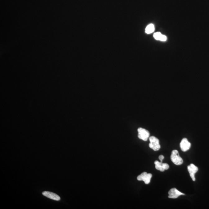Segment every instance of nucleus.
Returning <instances> with one entry per match:
<instances>
[{
  "instance_id": "f257e3e1",
  "label": "nucleus",
  "mask_w": 209,
  "mask_h": 209,
  "mask_svg": "<svg viewBox=\"0 0 209 209\" xmlns=\"http://www.w3.org/2000/svg\"><path fill=\"white\" fill-rule=\"evenodd\" d=\"M170 159L172 162L177 166L181 165L183 163V159L179 155L178 151L177 150L172 151Z\"/></svg>"
},
{
  "instance_id": "f03ea898",
  "label": "nucleus",
  "mask_w": 209,
  "mask_h": 209,
  "mask_svg": "<svg viewBox=\"0 0 209 209\" xmlns=\"http://www.w3.org/2000/svg\"><path fill=\"white\" fill-rule=\"evenodd\" d=\"M150 143L149 144V147L155 151H157L160 150V145L159 143V140L158 138L154 136H151L149 138Z\"/></svg>"
},
{
  "instance_id": "7ed1b4c3",
  "label": "nucleus",
  "mask_w": 209,
  "mask_h": 209,
  "mask_svg": "<svg viewBox=\"0 0 209 209\" xmlns=\"http://www.w3.org/2000/svg\"><path fill=\"white\" fill-rule=\"evenodd\" d=\"M138 137L144 141H147L150 136V133L145 129L140 128L138 129Z\"/></svg>"
},
{
  "instance_id": "20e7f679",
  "label": "nucleus",
  "mask_w": 209,
  "mask_h": 209,
  "mask_svg": "<svg viewBox=\"0 0 209 209\" xmlns=\"http://www.w3.org/2000/svg\"><path fill=\"white\" fill-rule=\"evenodd\" d=\"M152 177L151 174H148L147 172H144L138 175L137 179L138 180L144 181L146 184H148L150 183Z\"/></svg>"
},
{
  "instance_id": "39448f33",
  "label": "nucleus",
  "mask_w": 209,
  "mask_h": 209,
  "mask_svg": "<svg viewBox=\"0 0 209 209\" xmlns=\"http://www.w3.org/2000/svg\"><path fill=\"white\" fill-rule=\"evenodd\" d=\"M180 146L182 151L185 152L189 150L191 147V144L189 142L187 138H184L182 140Z\"/></svg>"
},
{
  "instance_id": "423d86ee",
  "label": "nucleus",
  "mask_w": 209,
  "mask_h": 209,
  "mask_svg": "<svg viewBox=\"0 0 209 209\" xmlns=\"http://www.w3.org/2000/svg\"><path fill=\"white\" fill-rule=\"evenodd\" d=\"M188 172L189 173L190 176L192 179L193 181H195V174L198 172V167L193 164H191L188 166Z\"/></svg>"
},
{
  "instance_id": "0eeeda50",
  "label": "nucleus",
  "mask_w": 209,
  "mask_h": 209,
  "mask_svg": "<svg viewBox=\"0 0 209 209\" xmlns=\"http://www.w3.org/2000/svg\"><path fill=\"white\" fill-rule=\"evenodd\" d=\"M169 196L168 197L170 198L176 199L182 195H185L180 192L175 188L171 189L169 192Z\"/></svg>"
},
{
  "instance_id": "6e6552de",
  "label": "nucleus",
  "mask_w": 209,
  "mask_h": 209,
  "mask_svg": "<svg viewBox=\"0 0 209 209\" xmlns=\"http://www.w3.org/2000/svg\"><path fill=\"white\" fill-rule=\"evenodd\" d=\"M154 163L156 169L161 172H163L165 170H168L169 168V165L167 163H163L158 161H155Z\"/></svg>"
},
{
  "instance_id": "1a4fd4ad",
  "label": "nucleus",
  "mask_w": 209,
  "mask_h": 209,
  "mask_svg": "<svg viewBox=\"0 0 209 209\" xmlns=\"http://www.w3.org/2000/svg\"><path fill=\"white\" fill-rule=\"evenodd\" d=\"M42 194L44 196H46L48 198L53 199V200L56 201H59L61 199L60 197L57 194H55L54 193L51 192L49 191H44L42 193Z\"/></svg>"
},
{
  "instance_id": "9d476101",
  "label": "nucleus",
  "mask_w": 209,
  "mask_h": 209,
  "mask_svg": "<svg viewBox=\"0 0 209 209\" xmlns=\"http://www.w3.org/2000/svg\"><path fill=\"white\" fill-rule=\"evenodd\" d=\"M153 37L157 40L166 41L167 39L166 36L161 34L160 32H156L153 34Z\"/></svg>"
},
{
  "instance_id": "9b49d317",
  "label": "nucleus",
  "mask_w": 209,
  "mask_h": 209,
  "mask_svg": "<svg viewBox=\"0 0 209 209\" xmlns=\"http://www.w3.org/2000/svg\"><path fill=\"white\" fill-rule=\"evenodd\" d=\"M155 31V26L153 24H150L148 25L146 28L145 32L147 34H150Z\"/></svg>"
},
{
  "instance_id": "f8f14e48",
  "label": "nucleus",
  "mask_w": 209,
  "mask_h": 209,
  "mask_svg": "<svg viewBox=\"0 0 209 209\" xmlns=\"http://www.w3.org/2000/svg\"><path fill=\"white\" fill-rule=\"evenodd\" d=\"M164 157L163 155H160V156H159V159L160 161H161L160 162H162L163 160L164 159Z\"/></svg>"
}]
</instances>
